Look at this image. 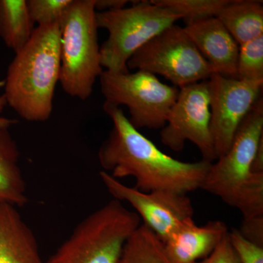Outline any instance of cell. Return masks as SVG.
<instances>
[{"instance_id": "obj_7", "label": "cell", "mask_w": 263, "mask_h": 263, "mask_svg": "<svg viewBox=\"0 0 263 263\" xmlns=\"http://www.w3.org/2000/svg\"><path fill=\"white\" fill-rule=\"evenodd\" d=\"M100 89L105 102L129 110V121L137 129H162L179 93V88L161 82L150 72L103 70Z\"/></svg>"}, {"instance_id": "obj_12", "label": "cell", "mask_w": 263, "mask_h": 263, "mask_svg": "<svg viewBox=\"0 0 263 263\" xmlns=\"http://www.w3.org/2000/svg\"><path fill=\"white\" fill-rule=\"evenodd\" d=\"M183 27L213 73L235 78L239 45L219 18L203 19Z\"/></svg>"}, {"instance_id": "obj_21", "label": "cell", "mask_w": 263, "mask_h": 263, "mask_svg": "<svg viewBox=\"0 0 263 263\" xmlns=\"http://www.w3.org/2000/svg\"><path fill=\"white\" fill-rule=\"evenodd\" d=\"M72 0H27L32 23L37 27L59 24Z\"/></svg>"}, {"instance_id": "obj_16", "label": "cell", "mask_w": 263, "mask_h": 263, "mask_svg": "<svg viewBox=\"0 0 263 263\" xmlns=\"http://www.w3.org/2000/svg\"><path fill=\"white\" fill-rule=\"evenodd\" d=\"M216 18L239 46L263 35L262 1L228 0Z\"/></svg>"}, {"instance_id": "obj_25", "label": "cell", "mask_w": 263, "mask_h": 263, "mask_svg": "<svg viewBox=\"0 0 263 263\" xmlns=\"http://www.w3.org/2000/svg\"><path fill=\"white\" fill-rule=\"evenodd\" d=\"M254 174H263V139L259 143L252 166Z\"/></svg>"}, {"instance_id": "obj_8", "label": "cell", "mask_w": 263, "mask_h": 263, "mask_svg": "<svg viewBox=\"0 0 263 263\" xmlns=\"http://www.w3.org/2000/svg\"><path fill=\"white\" fill-rule=\"evenodd\" d=\"M128 69L160 75L181 89L207 81L213 71L184 27L171 26L129 59Z\"/></svg>"}, {"instance_id": "obj_13", "label": "cell", "mask_w": 263, "mask_h": 263, "mask_svg": "<svg viewBox=\"0 0 263 263\" xmlns=\"http://www.w3.org/2000/svg\"><path fill=\"white\" fill-rule=\"evenodd\" d=\"M228 233L223 221H211L197 226L190 219L162 243L173 263H196L210 255Z\"/></svg>"}, {"instance_id": "obj_26", "label": "cell", "mask_w": 263, "mask_h": 263, "mask_svg": "<svg viewBox=\"0 0 263 263\" xmlns=\"http://www.w3.org/2000/svg\"><path fill=\"white\" fill-rule=\"evenodd\" d=\"M7 105L6 99H5L4 95L0 96V115L3 113V110ZM16 121L14 119H7V118L1 117L0 116V127L1 128H10V126L16 123Z\"/></svg>"}, {"instance_id": "obj_4", "label": "cell", "mask_w": 263, "mask_h": 263, "mask_svg": "<svg viewBox=\"0 0 263 263\" xmlns=\"http://www.w3.org/2000/svg\"><path fill=\"white\" fill-rule=\"evenodd\" d=\"M95 0H72L59 22L62 89L86 100L103 68L100 62Z\"/></svg>"}, {"instance_id": "obj_14", "label": "cell", "mask_w": 263, "mask_h": 263, "mask_svg": "<svg viewBox=\"0 0 263 263\" xmlns=\"http://www.w3.org/2000/svg\"><path fill=\"white\" fill-rule=\"evenodd\" d=\"M0 263H45L32 230L9 204H0Z\"/></svg>"}, {"instance_id": "obj_23", "label": "cell", "mask_w": 263, "mask_h": 263, "mask_svg": "<svg viewBox=\"0 0 263 263\" xmlns=\"http://www.w3.org/2000/svg\"><path fill=\"white\" fill-rule=\"evenodd\" d=\"M196 263H240L229 238V233L210 255Z\"/></svg>"}, {"instance_id": "obj_22", "label": "cell", "mask_w": 263, "mask_h": 263, "mask_svg": "<svg viewBox=\"0 0 263 263\" xmlns=\"http://www.w3.org/2000/svg\"><path fill=\"white\" fill-rule=\"evenodd\" d=\"M229 238L240 263H263V247L246 239L238 230L229 232Z\"/></svg>"}, {"instance_id": "obj_6", "label": "cell", "mask_w": 263, "mask_h": 263, "mask_svg": "<svg viewBox=\"0 0 263 263\" xmlns=\"http://www.w3.org/2000/svg\"><path fill=\"white\" fill-rule=\"evenodd\" d=\"M133 3L129 8L96 13L98 28L108 32V39L100 46V62L105 70L129 72L127 62L132 56L181 20L177 13L152 0Z\"/></svg>"}, {"instance_id": "obj_10", "label": "cell", "mask_w": 263, "mask_h": 263, "mask_svg": "<svg viewBox=\"0 0 263 263\" xmlns=\"http://www.w3.org/2000/svg\"><path fill=\"white\" fill-rule=\"evenodd\" d=\"M208 84L211 134L217 160L229 150L240 124L262 97L263 82L213 73Z\"/></svg>"}, {"instance_id": "obj_20", "label": "cell", "mask_w": 263, "mask_h": 263, "mask_svg": "<svg viewBox=\"0 0 263 263\" xmlns=\"http://www.w3.org/2000/svg\"><path fill=\"white\" fill-rule=\"evenodd\" d=\"M235 78L263 82V35L239 46Z\"/></svg>"}, {"instance_id": "obj_5", "label": "cell", "mask_w": 263, "mask_h": 263, "mask_svg": "<svg viewBox=\"0 0 263 263\" xmlns=\"http://www.w3.org/2000/svg\"><path fill=\"white\" fill-rule=\"evenodd\" d=\"M141 224L136 212L114 199L83 219L45 263H120L128 239Z\"/></svg>"}, {"instance_id": "obj_2", "label": "cell", "mask_w": 263, "mask_h": 263, "mask_svg": "<svg viewBox=\"0 0 263 263\" xmlns=\"http://www.w3.org/2000/svg\"><path fill=\"white\" fill-rule=\"evenodd\" d=\"M60 66L59 24L36 27L8 67L3 94L7 105L24 120L47 121L53 110Z\"/></svg>"}, {"instance_id": "obj_18", "label": "cell", "mask_w": 263, "mask_h": 263, "mask_svg": "<svg viewBox=\"0 0 263 263\" xmlns=\"http://www.w3.org/2000/svg\"><path fill=\"white\" fill-rule=\"evenodd\" d=\"M120 263H173L164 251L163 243L144 224L128 239Z\"/></svg>"}, {"instance_id": "obj_3", "label": "cell", "mask_w": 263, "mask_h": 263, "mask_svg": "<svg viewBox=\"0 0 263 263\" xmlns=\"http://www.w3.org/2000/svg\"><path fill=\"white\" fill-rule=\"evenodd\" d=\"M263 139L262 97L254 104L235 133L229 150L211 164L202 190L238 209L242 223L263 221V174L252 163Z\"/></svg>"}, {"instance_id": "obj_17", "label": "cell", "mask_w": 263, "mask_h": 263, "mask_svg": "<svg viewBox=\"0 0 263 263\" xmlns=\"http://www.w3.org/2000/svg\"><path fill=\"white\" fill-rule=\"evenodd\" d=\"M35 28L27 0H0V38L15 53L29 42Z\"/></svg>"}, {"instance_id": "obj_15", "label": "cell", "mask_w": 263, "mask_h": 263, "mask_svg": "<svg viewBox=\"0 0 263 263\" xmlns=\"http://www.w3.org/2000/svg\"><path fill=\"white\" fill-rule=\"evenodd\" d=\"M28 202L19 166V151L9 128L0 127V204L18 208Z\"/></svg>"}, {"instance_id": "obj_24", "label": "cell", "mask_w": 263, "mask_h": 263, "mask_svg": "<svg viewBox=\"0 0 263 263\" xmlns=\"http://www.w3.org/2000/svg\"><path fill=\"white\" fill-rule=\"evenodd\" d=\"M128 3L127 0H95V8L97 12L110 11L125 8Z\"/></svg>"}, {"instance_id": "obj_19", "label": "cell", "mask_w": 263, "mask_h": 263, "mask_svg": "<svg viewBox=\"0 0 263 263\" xmlns=\"http://www.w3.org/2000/svg\"><path fill=\"white\" fill-rule=\"evenodd\" d=\"M177 13L189 24L216 17L228 0H152Z\"/></svg>"}, {"instance_id": "obj_1", "label": "cell", "mask_w": 263, "mask_h": 263, "mask_svg": "<svg viewBox=\"0 0 263 263\" xmlns=\"http://www.w3.org/2000/svg\"><path fill=\"white\" fill-rule=\"evenodd\" d=\"M103 109L113 124L98 152L103 171L114 179L133 177L134 188L143 193L164 190L186 195L201 189L212 162L176 160L133 127L120 107L105 102Z\"/></svg>"}, {"instance_id": "obj_11", "label": "cell", "mask_w": 263, "mask_h": 263, "mask_svg": "<svg viewBox=\"0 0 263 263\" xmlns=\"http://www.w3.org/2000/svg\"><path fill=\"white\" fill-rule=\"evenodd\" d=\"M100 176L114 199L127 202L134 208L143 224L162 242L185 221L193 219V203L186 195L164 190L143 193L124 184L105 171H101Z\"/></svg>"}, {"instance_id": "obj_9", "label": "cell", "mask_w": 263, "mask_h": 263, "mask_svg": "<svg viewBox=\"0 0 263 263\" xmlns=\"http://www.w3.org/2000/svg\"><path fill=\"white\" fill-rule=\"evenodd\" d=\"M210 95L208 80L179 89L167 122L161 129L160 140L176 152L184 148L186 141L197 147L202 160H216L211 134Z\"/></svg>"}]
</instances>
